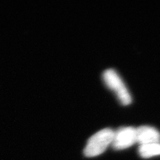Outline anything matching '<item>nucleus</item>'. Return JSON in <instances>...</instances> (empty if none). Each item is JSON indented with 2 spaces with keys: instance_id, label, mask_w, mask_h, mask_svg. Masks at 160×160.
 I'll list each match as a JSON object with an SVG mask.
<instances>
[{
  "instance_id": "obj_1",
  "label": "nucleus",
  "mask_w": 160,
  "mask_h": 160,
  "mask_svg": "<svg viewBox=\"0 0 160 160\" xmlns=\"http://www.w3.org/2000/svg\"><path fill=\"white\" fill-rule=\"evenodd\" d=\"M114 132L109 128H105L98 132L90 138L84 149V155L93 158L103 153L110 144L112 143Z\"/></svg>"
},
{
  "instance_id": "obj_2",
  "label": "nucleus",
  "mask_w": 160,
  "mask_h": 160,
  "mask_svg": "<svg viewBox=\"0 0 160 160\" xmlns=\"http://www.w3.org/2000/svg\"><path fill=\"white\" fill-rule=\"evenodd\" d=\"M103 79L106 86L116 93L122 105L128 106L131 103V95L121 78L114 69L106 70L103 73Z\"/></svg>"
},
{
  "instance_id": "obj_3",
  "label": "nucleus",
  "mask_w": 160,
  "mask_h": 160,
  "mask_svg": "<svg viewBox=\"0 0 160 160\" xmlns=\"http://www.w3.org/2000/svg\"><path fill=\"white\" fill-rule=\"evenodd\" d=\"M137 143L136 129L132 127L120 128L114 133L112 146L115 149H124Z\"/></svg>"
},
{
  "instance_id": "obj_4",
  "label": "nucleus",
  "mask_w": 160,
  "mask_h": 160,
  "mask_svg": "<svg viewBox=\"0 0 160 160\" xmlns=\"http://www.w3.org/2000/svg\"><path fill=\"white\" fill-rule=\"evenodd\" d=\"M137 143L141 145L160 143V133L152 127L140 126L136 129Z\"/></svg>"
},
{
  "instance_id": "obj_5",
  "label": "nucleus",
  "mask_w": 160,
  "mask_h": 160,
  "mask_svg": "<svg viewBox=\"0 0 160 160\" xmlns=\"http://www.w3.org/2000/svg\"><path fill=\"white\" fill-rule=\"evenodd\" d=\"M139 156L143 158H150L160 155V143L141 145L139 148Z\"/></svg>"
}]
</instances>
